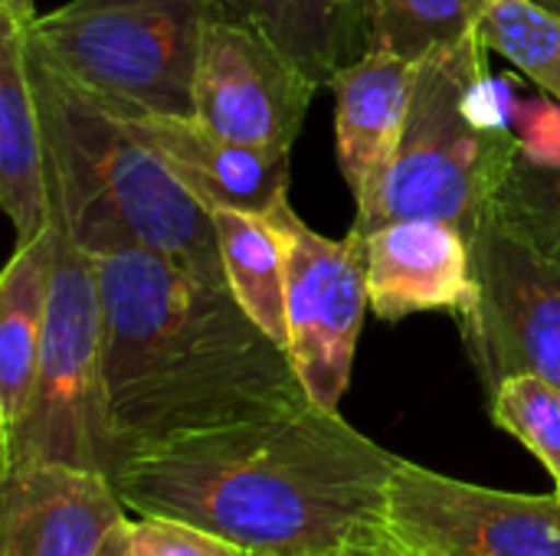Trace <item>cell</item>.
I'll return each mask as SVG.
<instances>
[{"label": "cell", "mask_w": 560, "mask_h": 556, "mask_svg": "<svg viewBox=\"0 0 560 556\" xmlns=\"http://www.w3.org/2000/svg\"><path fill=\"white\" fill-rule=\"evenodd\" d=\"M128 544L131 556H253L213 531L161 514H128Z\"/></svg>", "instance_id": "603a6c76"}, {"label": "cell", "mask_w": 560, "mask_h": 556, "mask_svg": "<svg viewBox=\"0 0 560 556\" xmlns=\"http://www.w3.org/2000/svg\"><path fill=\"white\" fill-rule=\"evenodd\" d=\"M413 79V59L368 49L328 82L335 92L338 164L354 203L371 197L394 161L410 111Z\"/></svg>", "instance_id": "5bb4252c"}, {"label": "cell", "mask_w": 560, "mask_h": 556, "mask_svg": "<svg viewBox=\"0 0 560 556\" xmlns=\"http://www.w3.org/2000/svg\"><path fill=\"white\" fill-rule=\"evenodd\" d=\"M118 465L151 446L312 403L285 347L233 298L148 249L92 256Z\"/></svg>", "instance_id": "7a4b0ae2"}, {"label": "cell", "mask_w": 560, "mask_h": 556, "mask_svg": "<svg viewBox=\"0 0 560 556\" xmlns=\"http://www.w3.org/2000/svg\"><path fill=\"white\" fill-rule=\"evenodd\" d=\"M30 79L46 138L52 220L89 256L148 249L226 282L210 210L187 193L128 115L69 82L33 49Z\"/></svg>", "instance_id": "3957f363"}, {"label": "cell", "mask_w": 560, "mask_h": 556, "mask_svg": "<svg viewBox=\"0 0 560 556\" xmlns=\"http://www.w3.org/2000/svg\"><path fill=\"white\" fill-rule=\"evenodd\" d=\"M285 249L289 357L312 403L338 410L351 383L354 347L371 308L368 242L361 233L328 239L285 200L262 213Z\"/></svg>", "instance_id": "ba28073f"}, {"label": "cell", "mask_w": 560, "mask_h": 556, "mask_svg": "<svg viewBox=\"0 0 560 556\" xmlns=\"http://www.w3.org/2000/svg\"><path fill=\"white\" fill-rule=\"evenodd\" d=\"M56 229V272L30 406L16 433L0 442V472L13 465H72L115 478L118 442L108 413L105 321L95 259Z\"/></svg>", "instance_id": "8992f818"}, {"label": "cell", "mask_w": 560, "mask_h": 556, "mask_svg": "<svg viewBox=\"0 0 560 556\" xmlns=\"http://www.w3.org/2000/svg\"><path fill=\"white\" fill-rule=\"evenodd\" d=\"M469 249L476 301L459 328L486 393L518 374L560 387V262L499 200L472 226Z\"/></svg>", "instance_id": "52a82bcc"}, {"label": "cell", "mask_w": 560, "mask_h": 556, "mask_svg": "<svg viewBox=\"0 0 560 556\" xmlns=\"http://www.w3.org/2000/svg\"><path fill=\"white\" fill-rule=\"evenodd\" d=\"M0 13H10L13 20H20L23 26H30L36 20L33 0H0Z\"/></svg>", "instance_id": "4316f807"}, {"label": "cell", "mask_w": 560, "mask_h": 556, "mask_svg": "<svg viewBox=\"0 0 560 556\" xmlns=\"http://www.w3.org/2000/svg\"><path fill=\"white\" fill-rule=\"evenodd\" d=\"M492 423L515 436L560 485V387L535 374L499 383L489 397Z\"/></svg>", "instance_id": "44dd1931"}, {"label": "cell", "mask_w": 560, "mask_h": 556, "mask_svg": "<svg viewBox=\"0 0 560 556\" xmlns=\"http://www.w3.org/2000/svg\"><path fill=\"white\" fill-rule=\"evenodd\" d=\"M384 534L404 556H560V498L482 488L400 459Z\"/></svg>", "instance_id": "9c48e42d"}, {"label": "cell", "mask_w": 560, "mask_h": 556, "mask_svg": "<svg viewBox=\"0 0 560 556\" xmlns=\"http://www.w3.org/2000/svg\"><path fill=\"white\" fill-rule=\"evenodd\" d=\"M555 184H558V190H560V170H555Z\"/></svg>", "instance_id": "f546056e"}, {"label": "cell", "mask_w": 560, "mask_h": 556, "mask_svg": "<svg viewBox=\"0 0 560 556\" xmlns=\"http://www.w3.org/2000/svg\"><path fill=\"white\" fill-rule=\"evenodd\" d=\"M368 295L381 321L417 311L463 318L476 301L469 236L446 220H397L364 236Z\"/></svg>", "instance_id": "7c38bea8"}, {"label": "cell", "mask_w": 560, "mask_h": 556, "mask_svg": "<svg viewBox=\"0 0 560 556\" xmlns=\"http://www.w3.org/2000/svg\"><path fill=\"white\" fill-rule=\"evenodd\" d=\"M479 29L417 62L400 144L381 184L358 203L354 233L368 236L397 220H446L466 236L502 197L518 167L512 128L482 125L466 95L489 72Z\"/></svg>", "instance_id": "277c9868"}, {"label": "cell", "mask_w": 560, "mask_h": 556, "mask_svg": "<svg viewBox=\"0 0 560 556\" xmlns=\"http://www.w3.org/2000/svg\"><path fill=\"white\" fill-rule=\"evenodd\" d=\"M56 272L52 223L16 246L0 279V442H7L33 397L46 311Z\"/></svg>", "instance_id": "2e32d148"}, {"label": "cell", "mask_w": 560, "mask_h": 556, "mask_svg": "<svg viewBox=\"0 0 560 556\" xmlns=\"http://www.w3.org/2000/svg\"><path fill=\"white\" fill-rule=\"evenodd\" d=\"M210 0H72L30 23V49L125 115H194Z\"/></svg>", "instance_id": "5b68a950"}, {"label": "cell", "mask_w": 560, "mask_h": 556, "mask_svg": "<svg viewBox=\"0 0 560 556\" xmlns=\"http://www.w3.org/2000/svg\"><path fill=\"white\" fill-rule=\"evenodd\" d=\"M479 39L560 102V13L541 0H492Z\"/></svg>", "instance_id": "ffe728a7"}, {"label": "cell", "mask_w": 560, "mask_h": 556, "mask_svg": "<svg viewBox=\"0 0 560 556\" xmlns=\"http://www.w3.org/2000/svg\"><path fill=\"white\" fill-rule=\"evenodd\" d=\"M315 92L253 20L210 16L194 82L197 121L230 141L292 154Z\"/></svg>", "instance_id": "30bf717a"}, {"label": "cell", "mask_w": 560, "mask_h": 556, "mask_svg": "<svg viewBox=\"0 0 560 556\" xmlns=\"http://www.w3.org/2000/svg\"><path fill=\"white\" fill-rule=\"evenodd\" d=\"M512 131L518 141V157L538 170H560V102L558 98H525L512 108Z\"/></svg>", "instance_id": "cb8c5ba5"}, {"label": "cell", "mask_w": 560, "mask_h": 556, "mask_svg": "<svg viewBox=\"0 0 560 556\" xmlns=\"http://www.w3.org/2000/svg\"><path fill=\"white\" fill-rule=\"evenodd\" d=\"M217 20H249V0H210Z\"/></svg>", "instance_id": "d4e9b609"}, {"label": "cell", "mask_w": 560, "mask_h": 556, "mask_svg": "<svg viewBox=\"0 0 560 556\" xmlns=\"http://www.w3.org/2000/svg\"><path fill=\"white\" fill-rule=\"evenodd\" d=\"M541 3H545V7H551V10H558V13H560V0H541Z\"/></svg>", "instance_id": "f1b7e54d"}, {"label": "cell", "mask_w": 560, "mask_h": 556, "mask_svg": "<svg viewBox=\"0 0 560 556\" xmlns=\"http://www.w3.org/2000/svg\"><path fill=\"white\" fill-rule=\"evenodd\" d=\"M558 498H560V485H558Z\"/></svg>", "instance_id": "4dcf8cb0"}, {"label": "cell", "mask_w": 560, "mask_h": 556, "mask_svg": "<svg viewBox=\"0 0 560 556\" xmlns=\"http://www.w3.org/2000/svg\"><path fill=\"white\" fill-rule=\"evenodd\" d=\"M223 272L240 308L289 351V311H285V249L279 229L249 210L217 206L210 210Z\"/></svg>", "instance_id": "ac0fdd59"}, {"label": "cell", "mask_w": 560, "mask_h": 556, "mask_svg": "<svg viewBox=\"0 0 560 556\" xmlns=\"http://www.w3.org/2000/svg\"><path fill=\"white\" fill-rule=\"evenodd\" d=\"M98 556H131V544H128V518L108 534V541L102 544Z\"/></svg>", "instance_id": "484cf974"}, {"label": "cell", "mask_w": 560, "mask_h": 556, "mask_svg": "<svg viewBox=\"0 0 560 556\" xmlns=\"http://www.w3.org/2000/svg\"><path fill=\"white\" fill-rule=\"evenodd\" d=\"M249 20L315 88L368 52V0H249Z\"/></svg>", "instance_id": "e0dca14e"}, {"label": "cell", "mask_w": 560, "mask_h": 556, "mask_svg": "<svg viewBox=\"0 0 560 556\" xmlns=\"http://www.w3.org/2000/svg\"><path fill=\"white\" fill-rule=\"evenodd\" d=\"M128 121L207 210L269 213L289 197L292 154L230 141L194 115H128Z\"/></svg>", "instance_id": "4fadbf2b"}, {"label": "cell", "mask_w": 560, "mask_h": 556, "mask_svg": "<svg viewBox=\"0 0 560 556\" xmlns=\"http://www.w3.org/2000/svg\"><path fill=\"white\" fill-rule=\"evenodd\" d=\"M499 203L551 259L560 262V190L555 170H538L518 161Z\"/></svg>", "instance_id": "7402d4cb"}, {"label": "cell", "mask_w": 560, "mask_h": 556, "mask_svg": "<svg viewBox=\"0 0 560 556\" xmlns=\"http://www.w3.org/2000/svg\"><path fill=\"white\" fill-rule=\"evenodd\" d=\"M322 556H404L397 551H338V554H322Z\"/></svg>", "instance_id": "83f0119b"}, {"label": "cell", "mask_w": 560, "mask_h": 556, "mask_svg": "<svg viewBox=\"0 0 560 556\" xmlns=\"http://www.w3.org/2000/svg\"><path fill=\"white\" fill-rule=\"evenodd\" d=\"M492 0H368V49L420 62L476 33Z\"/></svg>", "instance_id": "d6986e66"}, {"label": "cell", "mask_w": 560, "mask_h": 556, "mask_svg": "<svg viewBox=\"0 0 560 556\" xmlns=\"http://www.w3.org/2000/svg\"><path fill=\"white\" fill-rule=\"evenodd\" d=\"M397 465L338 410L305 403L141 449L112 485L128 514L197 524L253 556H322L390 551Z\"/></svg>", "instance_id": "6da1fadb"}, {"label": "cell", "mask_w": 560, "mask_h": 556, "mask_svg": "<svg viewBox=\"0 0 560 556\" xmlns=\"http://www.w3.org/2000/svg\"><path fill=\"white\" fill-rule=\"evenodd\" d=\"M125 518L102 472L49 462L0 472V556H98Z\"/></svg>", "instance_id": "8fae6325"}, {"label": "cell", "mask_w": 560, "mask_h": 556, "mask_svg": "<svg viewBox=\"0 0 560 556\" xmlns=\"http://www.w3.org/2000/svg\"><path fill=\"white\" fill-rule=\"evenodd\" d=\"M0 206L16 246L52 223L46 138L30 79V26L0 13Z\"/></svg>", "instance_id": "9a60e30c"}]
</instances>
